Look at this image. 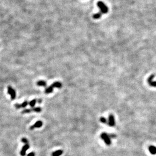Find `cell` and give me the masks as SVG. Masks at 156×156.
Segmentation results:
<instances>
[{
	"mask_svg": "<svg viewBox=\"0 0 156 156\" xmlns=\"http://www.w3.org/2000/svg\"><path fill=\"white\" fill-rule=\"evenodd\" d=\"M149 151L151 155H156V147L154 146H151L149 147Z\"/></svg>",
	"mask_w": 156,
	"mask_h": 156,
	"instance_id": "52a82bcc",
	"label": "cell"
},
{
	"mask_svg": "<svg viewBox=\"0 0 156 156\" xmlns=\"http://www.w3.org/2000/svg\"><path fill=\"white\" fill-rule=\"evenodd\" d=\"M53 90V87L51 85V86H49L48 87H47V89H46L45 92L46 94H50V93H52Z\"/></svg>",
	"mask_w": 156,
	"mask_h": 156,
	"instance_id": "8fae6325",
	"label": "cell"
},
{
	"mask_svg": "<svg viewBox=\"0 0 156 156\" xmlns=\"http://www.w3.org/2000/svg\"><path fill=\"white\" fill-rule=\"evenodd\" d=\"M97 6L99 7V8L100 9L101 11V12L103 14H106L108 12V8L104 4V3H103L101 1H99L98 2H97Z\"/></svg>",
	"mask_w": 156,
	"mask_h": 156,
	"instance_id": "7a4b0ae2",
	"label": "cell"
},
{
	"mask_svg": "<svg viewBox=\"0 0 156 156\" xmlns=\"http://www.w3.org/2000/svg\"><path fill=\"white\" fill-rule=\"evenodd\" d=\"M100 121H101V122L103 123H105V124L107 123V121L106 119L103 117H101V118H100Z\"/></svg>",
	"mask_w": 156,
	"mask_h": 156,
	"instance_id": "e0dca14e",
	"label": "cell"
},
{
	"mask_svg": "<svg viewBox=\"0 0 156 156\" xmlns=\"http://www.w3.org/2000/svg\"><path fill=\"white\" fill-rule=\"evenodd\" d=\"M101 13H98L95 14L94 15H93V17L95 19H99L101 18Z\"/></svg>",
	"mask_w": 156,
	"mask_h": 156,
	"instance_id": "9a60e30c",
	"label": "cell"
},
{
	"mask_svg": "<svg viewBox=\"0 0 156 156\" xmlns=\"http://www.w3.org/2000/svg\"><path fill=\"white\" fill-rule=\"evenodd\" d=\"M115 117L113 114H110L109 117V121H108V124L110 126L113 127L115 125Z\"/></svg>",
	"mask_w": 156,
	"mask_h": 156,
	"instance_id": "277c9868",
	"label": "cell"
},
{
	"mask_svg": "<svg viewBox=\"0 0 156 156\" xmlns=\"http://www.w3.org/2000/svg\"><path fill=\"white\" fill-rule=\"evenodd\" d=\"M101 137L102 139H103L105 143L107 146H110L111 145V139L109 135L106 132H103L101 133Z\"/></svg>",
	"mask_w": 156,
	"mask_h": 156,
	"instance_id": "6da1fadb",
	"label": "cell"
},
{
	"mask_svg": "<svg viewBox=\"0 0 156 156\" xmlns=\"http://www.w3.org/2000/svg\"><path fill=\"white\" fill-rule=\"evenodd\" d=\"M32 112L31 109H24L22 112L21 113L22 114H27V113H30Z\"/></svg>",
	"mask_w": 156,
	"mask_h": 156,
	"instance_id": "2e32d148",
	"label": "cell"
},
{
	"mask_svg": "<svg viewBox=\"0 0 156 156\" xmlns=\"http://www.w3.org/2000/svg\"><path fill=\"white\" fill-rule=\"evenodd\" d=\"M36 102H37V99H33L29 103V104L31 108H34Z\"/></svg>",
	"mask_w": 156,
	"mask_h": 156,
	"instance_id": "4fadbf2b",
	"label": "cell"
},
{
	"mask_svg": "<svg viewBox=\"0 0 156 156\" xmlns=\"http://www.w3.org/2000/svg\"><path fill=\"white\" fill-rule=\"evenodd\" d=\"M21 141L24 143H25V144H28L29 143V141H28L27 139L26 138H21Z\"/></svg>",
	"mask_w": 156,
	"mask_h": 156,
	"instance_id": "ac0fdd59",
	"label": "cell"
},
{
	"mask_svg": "<svg viewBox=\"0 0 156 156\" xmlns=\"http://www.w3.org/2000/svg\"><path fill=\"white\" fill-rule=\"evenodd\" d=\"M37 102L39 104H41L42 102V100L41 99H38V100H37Z\"/></svg>",
	"mask_w": 156,
	"mask_h": 156,
	"instance_id": "7402d4cb",
	"label": "cell"
},
{
	"mask_svg": "<svg viewBox=\"0 0 156 156\" xmlns=\"http://www.w3.org/2000/svg\"><path fill=\"white\" fill-rule=\"evenodd\" d=\"M51 86H52L53 88L57 87V88H58V89H60V88H61L62 87V84L60 82L56 81V82H55L52 84Z\"/></svg>",
	"mask_w": 156,
	"mask_h": 156,
	"instance_id": "9c48e42d",
	"label": "cell"
},
{
	"mask_svg": "<svg viewBox=\"0 0 156 156\" xmlns=\"http://www.w3.org/2000/svg\"><path fill=\"white\" fill-rule=\"evenodd\" d=\"M37 85L40 86L46 87L47 86V83L44 80H39L37 82Z\"/></svg>",
	"mask_w": 156,
	"mask_h": 156,
	"instance_id": "30bf717a",
	"label": "cell"
},
{
	"mask_svg": "<svg viewBox=\"0 0 156 156\" xmlns=\"http://www.w3.org/2000/svg\"><path fill=\"white\" fill-rule=\"evenodd\" d=\"M27 156H35V153L33 151L30 152V153H29L27 155Z\"/></svg>",
	"mask_w": 156,
	"mask_h": 156,
	"instance_id": "44dd1931",
	"label": "cell"
},
{
	"mask_svg": "<svg viewBox=\"0 0 156 156\" xmlns=\"http://www.w3.org/2000/svg\"><path fill=\"white\" fill-rule=\"evenodd\" d=\"M31 110H32V111L35 112H37V113L41 112L42 111V109H41V108H40V107H34V108H32Z\"/></svg>",
	"mask_w": 156,
	"mask_h": 156,
	"instance_id": "7c38bea8",
	"label": "cell"
},
{
	"mask_svg": "<svg viewBox=\"0 0 156 156\" xmlns=\"http://www.w3.org/2000/svg\"><path fill=\"white\" fill-rule=\"evenodd\" d=\"M14 106L16 108V109H20V104H17V103L15 104Z\"/></svg>",
	"mask_w": 156,
	"mask_h": 156,
	"instance_id": "d6986e66",
	"label": "cell"
},
{
	"mask_svg": "<svg viewBox=\"0 0 156 156\" xmlns=\"http://www.w3.org/2000/svg\"><path fill=\"white\" fill-rule=\"evenodd\" d=\"M42 125H43L42 121L41 120H39L36 122L34 125H31L30 127V130H33L35 128H40L42 126Z\"/></svg>",
	"mask_w": 156,
	"mask_h": 156,
	"instance_id": "5b68a950",
	"label": "cell"
},
{
	"mask_svg": "<svg viewBox=\"0 0 156 156\" xmlns=\"http://www.w3.org/2000/svg\"><path fill=\"white\" fill-rule=\"evenodd\" d=\"M63 154V151L61 150H59L55 151L52 154V156H60Z\"/></svg>",
	"mask_w": 156,
	"mask_h": 156,
	"instance_id": "ba28073f",
	"label": "cell"
},
{
	"mask_svg": "<svg viewBox=\"0 0 156 156\" xmlns=\"http://www.w3.org/2000/svg\"><path fill=\"white\" fill-rule=\"evenodd\" d=\"M30 147V146L29 143L25 144V145L22 147V149L20 151V155L21 156H25L26 155V152L28 150V149H29Z\"/></svg>",
	"mask_w": 156,
	"mask_h": 156,
	"instance_id": "8992f818",
	"label": "cell"
},
{
	"mask_svg": "<svg viewBox=\"0 0 156 156\" xmlns=\"http://www.w3.org/2000/svg\"><path fill=\"white\" fill-rule=\"evenodd\" d=\"M28 105H29V102L27 101H25L22 104H20V108H25Z\"/></svg>",
	"mask_w": 156,
	"mask_h": 156,
	"instance_id": "5bb4252c",
	"label": "cell"
},
{
	"mask_svg": "<svg viewBox=\"0 0 156 156\" xmlns=\"http://www.w3.org/2000/svg\"><path fill=\"white\" fill-rule=\"evenodd\" d=\"M109 136H110V138H116V135L114 134V133H111L110 134H109Z\"/></svg>",
	"mask_w": 156,
	"mask_h": 156,
	"instance_id": "ffe728a7",
	"label": "cell"
},
{
	"mask_svg": "<svg viewBox=\"0 0 156 156\" xmlns=\"http://www.w3.org/2000/svg\"><path fill=\"white\" fill-rule=\"evenodd\" d=\"M8 93L11 95V99L12 100H13L16 98V91L14 89H13L12 87L11 86H8Z\"/></svg>",
	"mask_w": 156,
	"mask_h": 156,
	"instance_id": "3957f363",
	"label": "cell"
}]
</instances>
